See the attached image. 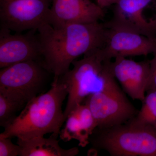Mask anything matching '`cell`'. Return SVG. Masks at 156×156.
I'll return each mask as SVG.
<instances>
[{"label":"cell","instance_id":"5b68a950","mask_svg":"<svg viewBox=\"0 0 156 156\" xmlns=\"http://www.w3.org/2000/svg\"><path fill=\"white\" fill-rule=\"evenodd\" d=\"M50 73L41 62L28 60L12 64L0 71V94L24 106L36 96Z\"/></svg>","mask_w":156,"mask_h":156},{"label":"cell","instance_id":"ba28073f","mask_svg":"<svg viewBox=\"0 0 156 156\" xmlns=\"http://www.w3.org/2000/svg\"><path fill=\"white\" fill-rule=\"evenodd\" d=\"M37 31L31 30L25 34H11L10 30L1 27V69L28 60L41 62V44Z\"/></svg>","mask_w":156,"mask_h":156},{"label":"cell","instance_id":"277c9868","mask_svg":"<svg viewBox=\"0 0 156 156\" xmlns=\"http://www.w3.org/2000/svg\"><path fill=\"white\" fill-rule=\"evenodd\" d=\"M89 143L112 156H156V127L128 122L105 129L96 128Z\"/></svg>","mask_w":156,"mask_h":156},{"label":"cell","instance_id":"3957f363","mask_svg":"<svg viewBox=\"0 0 156 156\" xmlns=\"http://www.w3.org/2000/svg\"><path fill=\"white\" fill-rule=\"evenodd\" d=\"M101 49L92 50L82 59L73 62L72 69L58 78V80L67 87L68 99L64 111L66 120L88 96L102 91L116 80L112 71V60L104 56Z\"/></svg>","mask_w":156,"mask_h":156},{"label":"cell","instance_id":"ac0fdd59","mask_svg":"<svg viewBox=\"0 0 156 156\" xmlns=\"http://www.w3.org/2000/svg\"><path fill=\"white\" fill-rule=\"evenodd\" d=\"M153 54H154L153 58L150 60L151 75L147 90L150 89L156 90V48Z\"/></svg>","mask_w":156,"mask_h":156},{"label":"cell","instance_id":"ffe728a7","mask_svg":"<svg viewBox=\"0 0 156 156\" xmlns=\"http://www.w3.org/2000/svg\"><path fill=\"white\" fill-rule=\"evenodd\" d=\"M154 2H155V3H156V0H154Z\"/></svg>","mask_w":156,"mask_h":156},{"label":"cell","instance_id":"8992f818","mask_svg":"<svg viewBox=\"0 0 156 156\" xmlns=\"http://www.w3.org/2000/svg\"><path fill=\"white\" fill-rule=\"evenodd\" d=\"M84 102L91 111L97 128L99 129L125 124L136 116L138 112L116 80L102 91L89 95Z\"/></svg>","mask_w":156,"mask_h":156},{"label":"cell","instance_id":"9c48e42d","mask_svg":"<svg viewBox=\"0 0 156 156\" xmlns=\"http://www.w3.org/2000/svg\"><path fill=\"white\" fill-rule=\"evenodd\" d=\"M154 0H119L115 5L112 17L105 25L107 28L132 31L151 38H156V18L147 20L144 9Z\"/></svg>","mask_w":156,"mask_h":156},{"label":"cell","instance_id":"8fae6325","mask_svg":"<svg viewBox=\"0 0 156 156\" xmlns=\"http://www.w3.org/2000/svg\"><path fill=\"white\" fill-rule=\"evenodd\" d=\"M111 69L126 94L133 100H144L150 78V60L136 62L118 56L112 62Z\"/></svg>","mask_w":156,"mask_h":156},{"label":"cell","instance_id":"6da1fadb","mask_svg":"<svg viewBox=\"0 0 156 156\" xmlns=\"http://www.w3.org/2000/svg\"><path fill=\"white\" fill-rule=\"evenodd\" d=\"M108 29L104 23H74L59 27L44 23L37 29L41 63L54 76L53 81L69 70L81 55L105 46Z\"/></svg>","mask_w":156,"mask_h":156},{"label":"cell","instance_id":"7a4b0ae2","mask_svg":"<svg viewBox=\"0 0 156 156\" xmlns=\"http://www.w3.org/2000/svg\"><path fill=\"white\" fill-rule=\"evenodd\" d=\"M68 95L67 87L58 80L50 90L29 101L20 114L0 134L2 138L27 140L48 134H60L65 121L62 105Z\"/></svg>","mask_w":156,"mask_h":156},{"label":"cell","instance_id":"5bb4252c","mask_svg":"<svg viewBox=\"0 0 156 156\" xmlns=\"http://www.w3.org/2000/svg\"><path fill=\"white\" fill-rule=\"evenodd\" d=\"M59 134H51L49 138L44 136L31 139H17L20 147V156H74L79 153L78 147L62 148L57 140Z\"/></svg>","mask_w":156,"mask_h":156},{"label":"cell","instance_id":"52a82bcc","mask_svg":"<svg viewBox=\"0 0 156 156\" xmlns=\"http://www.w3.org/2000/svg\"><path fill=\"white\" fill-rule=\"evenodd\" d=\"M51 0H0L1 27L16 33L48 23Z\"/></svg>","mask_w":156,"mask_h":156},{"label":"cell","instance_id":"30bf717a","mask_svg":"<svg viewBox=\"0 0 156 156\" xmlns=\"http://www.w3.org/2000/svg\"><path fill=\"white\" fill-rule=\"evenodd\" d=\"M104 9L91 0H51L48 23L59 27L70 23L99 22Z\"/></svg>","mask_w":156,"mask_h":156},{"label":"cell","instance_id":"d6986e66","mask_svg":"<svg viewBox=\"0 0 156 156\" xmlns=\"http://www.w3.org/2000/svg\"><path fill=\"white\" fill-rule=\"evenodd\" d=\"M96 4L102 9L115 5L119 0H95Z\"/></svg>","mask_w":156,"mask_h":156},{"label":"cell","instance_id":"4fadbf2b","mask_svg":"<svg viewBox=\"0 0 156 156\" xmlns=\"http://www.w3.org/2000/svg\"><path fill=\"white\" fill-rule=\"evenodd\" d=\"M64 128L59 136L64 141L75 139L79 145L85 147L89 143V138L97 128V123L87 105L82 104L77 106L68 116Z\"/></svg>","mask_w":156,"mask_h":156},{"label":"cell","instance_id":"9a60e30c","mask_svg":"<svg viewBox=\"0 0 156 156\" xmlns=\"http://www.w3.org/2000/svg\"><path fill=\"white\" fill-rule=\"evenodd\" d=\"M140 110L136 116L128 122L139 126L156 127V90L150 89L147 91Z\"/></svg>","mask_w":156,"mask_h":156},{"label":"cell","instance_id":"7c38bea8","mask_svg":"<svg viewBox=\"0 0 156 156\" xmlns=\"http://www.w3.org/2000/svg\"><path fill=\"white\" fill-rule=\"evenodd\" d=\"M108 29L106 44L101 49L107 59L112 60L118 56H146L155 50L156 38H151L132 31Z\"/></svg>","mask_w":156,"mask_h":156},{"label":"cell","instance_id":"44dd1931","mask_svg":"<svg viewBox=\"0 0 156 156\" xmlns=\"http://www.w3.org/2000/svg\"></svg>","mask_w":156,"mask_h":156},{"label":"cell","instance_id":"e0dca14e","mask_svg":"<svg viewBox=\"0 0 156 156\" xmlns=\"http://www.w3.org/2000/svg\"><path fill=\"white\" fill-rule=\"evenodd\" d=\"M11 139L0 137V156H20L19 145L13 143Z\"/></svg>","mask_w":156,"mask_h":156},{"label":"cell","instance_id":"2e32d148","mask_svg":"<svg viewBox=\"0 0 156 156\" xmlns=\"http://www.w3.org/2000/svg\"><path fill=\"white\" fill-rule=\"evenodd\" d=\"M23 107L13 99L0 94V126L7 127L16 118L19 110Z\"/></svg>","mask_w":156,"mask_h":156}]
</instances>
